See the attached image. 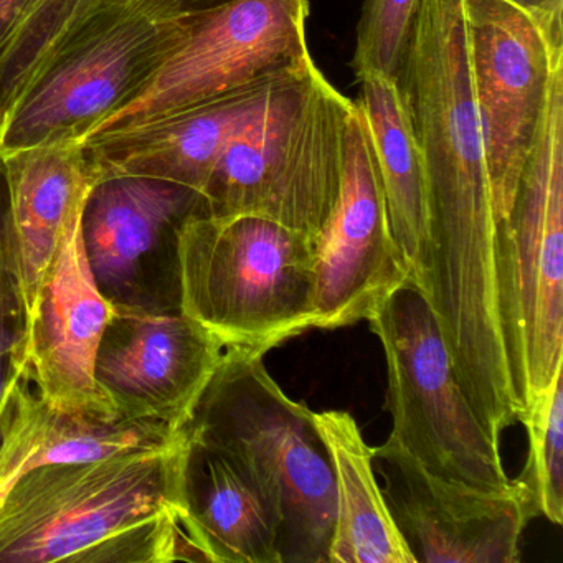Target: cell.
I'll list each match as a JSON object with an SVG mask.
<instances>
[{
	"label": "cell",
	"instance_id": "cell-1",
	"mask_svg": "<svg viewBox=\"0 0 563 563\" xmlns=\"http://www.w3.org/2000/svg\"><path fill=\"white\" fill-rule=\"evenodd\" d=\"M398 84L430 180L427 298L451 357L506 352L496 252L499 217L474 100L463 0H421Z\"/></svg>",
	"mask_w": 563,
	"mask_h": 563
},
{
	"label": "cell",
	"instance_id": "cell-2",
	"mask_svg": "<svg viewBox=\"0 0 563 563\" xmlns=\"http://www.w3.org/2000/svg\"><path fill=\"white\" fill-rule=\"evenodd\" d=\"M189 441L31 471L0 499V563L202 562L189 530Z\"/></svg>",
	"mask_w": 563,
	"mask_h": 563
},
{
	"label": "cell",
	"instance_id": "cell-3",
	"mask_svg": "<svg viewBox=\"0 0 563 563\" xmlns=\"http://www.w3.org/2000/svg\"><path fill=\"white\" fill-rule=\"evenodd\" d=\"M263 357L227 349L186 434L255 479L278 517L283 563H328L335 514L328 450L312 410L283 391Z\"/></svg>",
	"mask_w": 563,
	"mask_h": 563
},
{
	"label": "cell",
	"instance_id": "cell-4",
	"mask_svg": "<svg viewBox=\"0 0 563 563\" xmlns=\"http://www.w3.org/2000/svg\"><path fill=\"white\" fill-rule=\"evenodd\" d=\"M354 110L308 58L223 151L202 192L207 216L266 217L316 239L341 189Z\"/></svg>",
	"mask_w": 563,
	"mask_h": 563
},
{
	"label": "cell",
	"instance_id": "cell-5",
	"mask_svg": "<svg viewBox=\"0 0 563 563\" xmlns=\"http://www.w3.org/2000/svg\"><path fill=\"white\" fill-rule=\"evenodd\" d=\"M180 309L227 349L265 355L312 329L314 239L260 216L190 217Z\"/></svg>",
	"mask_w": 563,
	"mask_h": 563
},
{
	"label": "cell",
	"instance_id": "cell-6",
	"mask_svg": "<svg viewBox=\"0 0 563 563\" xmlns=\"http://www.w3.org/2000/svg\"><path fill=\"white\" fill-rule=\"evenodd\" d=\"M179 0H121L78 29L0 114V156L85 141L128 103L189 24Z\"/></svg>",
	"mask_w": 563,
	"mask_h": 563
},
{
	"label": "cell",
	"instance_id": "cell-7",
	"mask_svg": "<svg viewBox=\"0 0 563 563\" xmlns=\"http://www.w3.org/2000/svg\"><path fill=\"white\" fill-rule=\"evenodd\" d=\"M497 301L520 418L563 368V70L499 225Z\"/></svg>",
	"mask_w": 563,
	"mask_h": 563
},
{
	"label": "cell",
	"instance_id": "cell-8",
	"mask_svg": "<svg viewBox=\"0 0 563 563\" xmlns=\"http://www.w3.org/2000/svg\"><path fill=\"white\" fill-rule=\"evenodd\" d=\"M384 347L390 440L424 470L490 493L512 490L500 444L474 413L423 292L408 282L368 319Z\"/></svg>",
	"mask_w": 563,
	"mask_h": 563
},
{
	"label": "cell",
	"instance_id": "cell-9",
	"mask_svg": "<svg viewBox=\"0 0 563 563\" xmlns=\"http://www.w3.org/2000/svg\"><path fill=\"white\" fill-rule=\"evenodd\" d=\"M463 2L474 100L503 223L539 134L553 78L563 70V11H532L516 0Z\"/></svg>",
	"mask_w": 563,
	"mask_h": 563
},
{
	"label": "cell",
	"instance_id": "cell-10",
	"mask_svg": "<svg viewBox=\"0 0 563 563\" xmlns=\"http://www.w3.org/2000/svg\"><path fill=\"white\" fill-rule=\"evenodd\" d=\"M189 12L183 38L159 70L88 137L196 107L312 57L308 0H225Z\"/></svg>",
	"mask_w": 563,
	"mask_h": 563
},
{
	"label": "cell",
	"instance_id": "cell-11",
	"mask_svg": "<svg viewBox=\"0 0 563 563\" xmlns=\"http://www.w3.org/2000/svg\"><path fill=\"white\" fill-rule=\"evenodd\" d=\"M206 213L202 194L150 176L98 179L85 203L81 235L101 295L118 311L180 309V229Z\"/></svg>",
	"mask_w": 563,
	"mask_h": 563
},
{
	"label": "cell",
	"instance_id": "cell-12",
	"mask_svg": "<svg viewBox=\"0 0 563 563\" xmlns=\"http://www.w3.org/2000/svg\"><path fill=\"white\" fill-rule=\"evenodd\" d=\"M312 273V329L322 331L368 321L411 282L357 104L349 121L338 200L314 239Z\"/></svg>",
	"mask_w": 563,
	"mask_h": 563
},
{
	"label": "cell",
	"instance_id": "cell-13",
	"mask_svg": "<svg viewBox=\"0 0 563 563\" xmlns=\"http://www.w3.org/2000/svg\"><path fill=\"white\" fill-rule=\"evenodd\" d=\"M374 467L417 563L520 562V540L533 516L516 484L507 493H490L450 483L390 438L374 448Z\"/></svg>",
	"mask_w": 563,
	"mask_h": 563
},
{
	"label": "cell",
	"instance_id": "cell-14",
	"mask_svg": "<svg viewBox=\"0 0 563 563\" xmlns=\"http://www.w3.org/2000/svg\"><path fill=\"white\" fill-rule=\"evenodd\" d=\"M225 351L183 311L113 309L95 375L118 413L184 431Z\"/></svg>",
	"mask_w": 563,
	"mask_h": 563
},
{
	"label": "cell",
	"instance_id": "cell-15",
	"mask_svg": "<svg viewBox=\"0 0 563 563\" xmlns=\"http://www.w3.org/2000/svg\"><path fill=\"white\" fill-rule=\"evenodd\" d=\"M78 213L25 319L19 364L38 394L62 410L118 413L95 375L98 349L113 316L88 265Z\"/></svg>",
	"mask_w": 563,
	"mask_h": 563
},
{
	"label": "cell",
	"instance_id": "cell-16",
	"mask_svg": "<svg viewBox=\"0 0 563 563\" xmlns=\"http://www.w3.org/2000/svg\"><path fill=\"white\" fill-rule=\"evenodd\" d=\"M292 70L260 78L147 123L88 137L85 147L100 177H157L202 194L230 141L260 113Z\"/></svg>",
	"mask_w": 563,
	"mask_h": 563
},
{
	"label": "cell",
	"instance_id": "cell-17",
	"mask_svg": "<svg viewBox=\"0 0 563 563\" xmlns=\"http://www.w3.org/2000/svg\"><path fill=\"white\" fill-rule=\"evenodd\" d=\"M184 440L186 430L157 421L54 407L38 394L18 358L0 398V499L12 484L41 467L167 450Z\"/></svg>",
	"mask_w": 563,
	"mask_h": 563
},
{
	"label": "cell",
	"instance_id": "cell-18",
	"mask_svg": "<svg viewBox=\"0 0 563 563\" xmlns=\"http://www.w3.org/2000/svg\"><path fill=\"white\" fill-rule=\"evenodd\" d=\"M9 262L25 319L71 219L84 212L97 167L84 141L45 144L0 156Z\"/></svg>",
	"mask_w": 563,
	"mask_h": 563
},
{
	"label": "cell",
	"instance_id": "cell-19",
	"mask_svg": "<svg viewBox=\"0 0 563 563\" xmlns=\"http://www.w3.org/2000/svg\"><path fill=\"white\" fill-rule=\"evenodd\" d=\"M187 441V523L202 562L283 563L278 517L255 479L219 451Z\"/></svg>",
	"mask_w": 563,
	"mask_h": 563
},
{
	"label": "cell",
	"instance_id": "cell-20",
	"mask_svg": "<svg viewBox=\"0 0 563 563\" xmlns=\"http://www.w3.org/2000/svg\"><path fill=\"white\" fill-rule=\"evenodd\" d=\"M355 101L377 161L391 232L410 269L423 285L430 227V180L420 143L397 77L365 74L357 78Z\"/></svg>",
	"mask_w": 563,
	"mask_h": 563
},
{
	"label": "cell",
	"instance_id": "cell-21",
	"mask_svg": "<svg viewBox=\"0 0 563 563\" xmlns=\"http://www.w3.org/2000/svg\"><path fill=\"white\" fill-rule=\"evenodd\" d=\"M334 477L335 514L328 563H417L385 503L374 448L344 410L312 411Z\"/></svg>",
	"mask_w": 563,
	"mask_h": 563
},
{
	"label": "cell",
	"instance_id": "cell-22",
	"mask_svg": "<svg viewBox=\"0 0 563 563\" xmlns=\"http://www.w3.org/2000/svg\"><path fill=\"white\" fill-rule=\"evenodd\" d=\"M121 0H35L0 47V114L90 19Z\"/></svg>",
	"mask_w": 563,
	"mask_h": 563
},
{
	"label": "cell",
	"instance_id": "cell-23",
	"mask_svg": "<svg viewBox=\"0 0 563 563\" xmlns=\"http://www.w3.org/2000/svg\"><path fill=\"white\" fill-rule=\"evenodd\" d=\"M519 423L529 433L526 466L514 484L536 517L563 522V368L550 387L533 398Z\"/></svg>",
	"mask_w": 563,
	"mask_h": 563
},
{
	"label": "cell",
	"instance_id": "cell-24",
	"mask_svg": "<svg viewBox=\"0 0 563 563\" xmlns=\"http://www.w3.org/2000/svg\"><path fill=\"white\" fill-rule=\"evenodd\" d=\"M421 0H364L352 70L397 77Z\"/></svg>",
	"mask_w": 563,
	"mask_h": 563
},
{
	"label": "cell",
	"instance_id": "cell-25",
	"mask_svg": "<svg viewBox=\"0 0 563 563\" xmlns=\"http://www.w3.org/2000/svg\"><path fill=\"white\" fill-rule=\"evenodd\" d=\"M24 335V309L9 262L5 239V190L0 174V398L18 362L21 339Z\"/></svg>",
	"mask_w": 563,
	"mask_h": 563
},
{
	"label": "cell",
	"instance_id": "cell-26",
	"mask_svg": "<svg viewBox=\"0 0 563 563\" xmlns=\"http://www.w3.org/2000/svg\"><path fill=\"white\" fill-rule=\"evenodd\" d=\"M34 2L35 0H0V47L11 37Z\"/></svg>",
	"mask_w": 563,
	"mask_h": 563
},
{
	"label": "cell",
	"instance_id": "cell-27",
	"mask_svg": "<svg viewBox=\"0 0 563 563\" xmlns=\"http://www.w3.org/2000/svg\"><path fill=\"white\" fill-rule=\"evenodd\" d=\"M516 2L523 8L532 9V11H563V0H516Z\"/></svg>",
	"mask_w": 563,
	"mask_h": 563
},
{
	"label": "cell",
	"instance_id": "cell-28",
	"mask_svg": "<svg viewBox=\"0 0 563 563\" xmlns=\"http://www.w3.org/2000/svg\"><path fill=\"white\" fill-rule=\"evenodd\" d=\"M225 0H179V5L183 11H202V9L219 5Z\"/></svg>",
	"mask_w": 563,
	"mask_h": 563
}]
</instances>
